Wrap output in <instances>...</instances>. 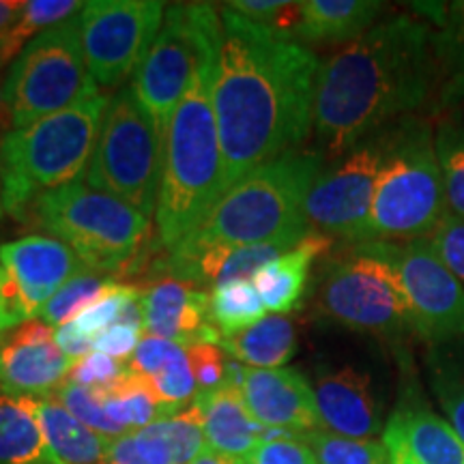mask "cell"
<instances>
[{
  "label": "cell",
  "instance_id": "484cf974",
  "mask_svg": "<svg viewBox=\"0 0 464 464\" xmlns=\"http://www.w3.org/2000/svg\"><path fill=\"white\" fill-rule=\"evenodd\" d=\"M218 346L254 370L284 368L297 353V329L286 314H271L239 334L226 335Z\"/></svg>",
  "mask_w": 464,
  "mask_h": 464
},
{
  "label": "cell",
  "instance_id": "ac0fdd59",
  "mask_svg": "<svg viewBox=\"0 0 464 464\" xmlns=\"http://www.w3.org/2000/svg\"><path fill=\"white\" fill-rule=\"evenodd\" d=\"M323 430L372 440L382 432V409L372 376L353 365L321 368L312 382Z\"/></svg>",
  "mask_w": 464,
  "mask_h": 464
},
{
  "label": "cell",
  "instance_id": "e0dca14e",
  "mask_svg": "<svg viewBox=\"0 0 464 464\" xmlns=\"http://www.w3.org/2000/svg\"><path fill=\"white\" fill-rule=\"evenodd\" d=\"M241 392L249 413L263 428L299 437L323 430L312 382L299 370H246Z\"/></svg>",
  "mask_w": 464,
  "mask_h": 464
},
{
  "label": "cell",
  "instance_id": "8d00e7d4",
  "mask_svg": "<svg viewBox=\"0 0 464 464\" xmlns=\"http://www.w3.org/2000/svg\"><path fill=\"white\" fill-rule=\"evenodd\" d=\"M140 290L133 288L131 284H116L112 282L110 286L100 295V299L92 301V304L82 310L75 318V324L78 329L86 335H91L95 340V335H100L106 329L119 324L121 314L131 304L133 299H140Z\"/></svg>",
  "mask_w": 464,
  "mask_h": 464
},
{
  "label": "cell",
  "instance_id": "5b68a950",
  "mask_svg": "<svg viewBox=\"0 0 464 464\" xmlns=\"http://www.w3.org/2000/svg\"><path fill=\"white\" fill-rule=\"evenodd\" d=\"M108 103L100 92L3 138L0 198L11 216L20 219L34 198L89 172Z\"/></svg>",
  "mask_w": 464,
  "mask_h": 464
},
{
  "label": "cell",
  "instance_id": "7dc6e473",
  "mask_svg": "<svg viewBox=\"0 0 464 464\" xmlns=\"http://www.w3.org/2000/svg\"><path fill=\"white\" fill-rule=\"evenodd\" d=\"M189 464H246V460H239V458L219 454V451L205 448Z\"/></svg>",
  "mask_w": 464,
  "mask_h": 464
},
{
  "label": "cell",
  "instance_id": "603a6c76",
  "mask_svg": "<svg viewBox=\"0 0 464 464\" xmlns=\"http://www.w3.org/2000/svg\"><path fill=\"white\" fill-rule=\"evenodd\" d=\"M385 3L376 0H304L299 44H351L376 24Z\"/></svg>",
  "mask_w": 464,
  "mask_h": 464
},
{
  "label": "cell",
  "instance_id": "ee69618b",
  "mask_svg": "<svg viewBox=\"0 0 464 464\" xmlns=\"http://www.w3.org/2000/svg\"><path fill=\"white\" fill-rule=\"evenodd\" d=\"M142 327H131V324H114V327L106 329L92 340V351L102 353L119 362H127L133 357L138 344H140Z\"/></svg>",
  "mask_w": 464,
  "mask_h": 464
},
{
  "label": "cell",
  "instance_id": "ba28073f",
  "mask_svg": "<svg viewBox=\"0 0 464 464\" xmlns=\"http://www.w3.org/2000/svg\"><path fill=\"white\" fill-rule=\"evenodd\" d=\"M100 95L84 61L80 17H69L34 37L11 63L5 97L14 130Z\"/></svg>",
  "mask_w": 464,
  "mask_h": 464
},
{
  "label": "cell",
  "instance_id": "74e56055",
  "mask_svg": "<svg viewBox=\"0 0 464 464\" xmlns=\"http://www.w3.org/2000/svg\"><path fill=\"white\" fill-rule=\"evenodd\" d=\"M290 247L277 246V243H265V246H243V247H228L226 258L219 269L218 280L213 288L222 284L239 282V280H254L263 266L274 263L282 254H286Z\"/></svg>",
  "mask_w": 464,
  "mask_h": 464
},
{
  "label": "cell",
  "instance_id": "60d3db41",
  "mask_svg": "<svg viewBox=\"0 0 464 464\" xmlns=\"http://www.w3.org/2000/svg\"><path fill=\"white\" fill-rule=\"evenodd\" d=\"M188 359L194 372L196 387L198 393H207L218 390L226 382V372H228V359L226 353L218 344H194L188 348Z\"/></svg>",
  "mask_w": 464,
  "mask_h": 464
},
{
  "label": "cell",
  "instance_id": "f907efd6",
  "mask_svg": "<svg viewBox=\"0 0 464 464\" xmlns=\"http://www.w3.org/2000/svg\"><path fill=\"white\" fill-rule=\"evenodd\" d=\"M0 200H3V198H0ZM0 213H3V208H0Z\"/></svg>",
  "mask_w": 464,
  "mask_h": 464
},
{
  "label": "cell",
  "instance_id": "d6986e66",
  "mask_svg": "<svg viewBox=\"0 0 464 464\" xmlns=\"http://www.w3.org/2000/svg\"><path fill=\"white\" fill-rule=\"evenodd\" d=\"M142 312L147 334L177 342L183 348L222 340L208 321V293L194 282L164 277L150 284L142 295Z\"/></svg>",
  "mask_w": 464,
  "mask_h": 464
},
{
  "label": "cell",
  "instance_id": "f1b7e54d",
  "mask_svg": "<svg viewBox=\"0 0 464 464\" xmlns=\"http://www.w3.org/2000/svg\"><path fill=\"white\" fill-rule=\"evenodd\" d=\"M434 149L443 177L448 213L464 218V103L445 110L434 125Z\"/></svg>",
  "mask_w": 464,
  "mask_h": 464
},
{
  "label": "cell",
  "instance_id": "d590c367",
  "mask_svg": "<svg viewBox=\"0 0 464 464\" xmlns=\"http://www.w3.org/2000/svg\"><path fill=\"white\" fill-rule=\"evenodd\" d=\"M58 402H61L65 409L72 413L75 420L82 421L84 426H89L91 430L103 434L108 439H119L130 434L119 423L110 420L106 409H103V398L100 392L89 390V387L75 385L72 381H65L61 387H58L56 393H52Z\"/></svg>",
  "mask_w": 464,
  "mask_h": 464
},
{
  "label": "cell",
  "instance_id": "7a4b0ae2",
  "mask_svg": "<svg viewBox=\"0 0 464 464\" xmlns=\"http://www.w3.org/2000/svg\"><path fill=\"white\" fill-rule=\"evenodd\" d=\"M440 86L434 26L398 14L318 65L314 127L334 161L372 133L415 116Z\"/></svg>",
  "mask_w": 464,
  "mask_h": 464
},
{
  "label": "cell",
  "instance_id": "681fc988",
  "mask_svg": "<svg viewBox=\"0 0 464 464\" xmlns=\"http://www.w3.org/2000/svg\"><path fill=\"white\" fill-rule=\"evenodd\" d=\"M0 276H3V269H0ZM5 332H3V324H0V338H3Z\"/></svg>",
  "mask_w": 464,
  "mask_h": 464
},
{
  "label": "cell",
  "instance_id": "f35d334b",
  "mask_svg": "<svg viewBox=\"0 0 464 464\" xmlns=\"http://www.w3.org/2000/svg\"><path fill=\"white\" fill-rule=\"evenodd\" d=\"M428 241H430L437 256L443 260V265L464 286V218L445 213L437 228L432 230V235L428 237Z\"/></svg>",
  "mask_w": 464,
  "mask_h": 464
},
{
  "label": "cell",
  "instance_id": "83f0119b",
  "mask_svg": "<svg viewBox=\"0 0 464 464\" xmlns=\"http://www.w3.org/2000/svg\"><path fill=\"white\" fill-rule=\"evenodd\" d=\"M426 368L434 398L464 440V335L428 346Z\"/></svg>",
  "mask_w": 464,
  "mask_h": 464
},
{
  "label": "cell",
  "instance_id": "9a60e30c",
  "mask_svg": "<svg viewBox=\"0 0 464 464\" xmlns=\"http://www.w3.org/2000/svg\"><path fill=\"white\" fill-rule=\"evenodd\" d=\"M0 269V324L5 334L37 318L58 290L86 271L72 247L44 235L3 243Z\"/></svg>",
  "mask_w": 464,
  "mask_h": 464
},
{
  "label": "cell",
  "instance_id": "6da1fadb",
  "mask_svg": "<svg viewBox=\"0 0 464 464\" xmlns=\"http://www.w3.org/2000/svg\"><path fill=\"white\" fill-rule=\"evenodd\" d=\"M222 11L211 102L224 194L266 161L299 149L314 127L318 58L295 39Z\"/></svg>",
  "mask_w": 464,
  "mask_h": 464
},
{
  "label": "cell",
  "instance_id": "4fadbf2b",
  "mask_svg": "<svg viewBox=\"0 0 464 464\" xmlns=\"http://www.w3.org/2000/svg\"><path fill=\"white\" fill-rule=\"evenodd\" d=\"M363 246L396 271L415 338L428 346L462 338L464 286L437 256L430 241H370Z\"/></svg>",
  "mask_w": 464,
  "mask_h": 464
},
{
  "label": "cell",
  "instance_id": "4dcf8cb0",
  "mask_svg": "<svg viewBox=\"0 0 464 464\" xmlns=\"http://www.w3.org/2000/svg\"><path fill=\"white\" fill-rule=\"evenodd\" d=\"M265 310L266 307L252 280L222 284L208 293V321L222 338L263 321Z\"/></svg>",
  "mask_w": 464,
  "mask_h": 464
},
{
  "label": "cell",
  "instance_id": "1f68e13d",
  "mask_svg": "<svg viewBox=\"0 0 464 464\" xmlns=\"http://www.w3.org/2000/svg\"><path fill=\"white\" fill-rule=\"evenodd\" d=\"M114 280L103 277L91 271H80L73 276L65 286L48 301V305L42 310V321L48 323L50 327H61V324L72 323L78 318L82 310H86L92 301L100 299V295L106 290Z\"/></svg>",
  "mask_w": 464,
  "mask_h": 464
},
{
  "label": "cell",
  "instance_id": "cb8c5ba5",
  "mask_svg": "<svg viewBox=\"0 0 464 464\" xmlns=\"http://www.w3.org/2000/svg\"><path fill=\"white\" fill-rule=\"evenodd\" d=\"M34 411L56 464H108L112 439L78 421L54 396L34 398Z\"/></svg>",
  "mask_w": 464,
  "mask_h": 464
},
{
  "label": "cell",
  "instance_id": "9c48e42d",
  "mask_svg": "<svg viewBox=\"0 0 464 464\" xmlns=\"http://www.w3.org/2000/svg\"><path fill=\"white\" fill-rule=\"evenodd\" d=\"M161 164L164 144L153 121L133 89H123L108 103L86 183L149 219L158 208Z\"/></svg>",
  "mask_w": 464,
  "mask_h": 464
},
{
  "label": "cell",
  "instance_id": "d4e9b609",
  "mask_svg": "<svg viewBox=\"0 0 464 464\" xmlns=\"http://www.w3.org/2000/svg\"><path fill=\"white\" fill-rule=\"evenodd\" d=\"M434 26V48L440 67L439 108L450 110L464 103V0L421 5Z\"/></svg>",
  "mask_w": 464,
  "mask_h": 464
},
{
  "label": "cell",
  "instance_id": "f546056e",
  "mask_svg": "<svg viewBox=\"0 0 464 464\" xmlns=\"http://www.w3.org/2000/svg\"><path fill=\"white\" fill-rule=\"evenodd\" d=\"M84 3L78 0H28L15 24L0 34V67L15 61L34 37L78 15Z\"/></svg>",
  "mask_w": 464,
  "mask_h": 464
},
{
  "label": "cell",
  "instance_id": "7402d4cb",
  "mask_svg": "<svg viewBox=\"0 0 464 464\" xmlns=\"http://www.w3.org/2000/svg\"><path fill=\"white\" fill-rule=\"evenodd\" d=\"M332 246L334 239L329 237L307 232L293 249L263 266L252 282L266 310L274 314H288L290 310H295L305 293L312 265L321 254L332 249Z\"/></svg>",
  "mask_w": 464,
  "mask_h": 464
},
{
  "label": "cell",
  "instance_id": "3957f363",
  "mask_svg": "<svg viewBox=\"0 0 464 464\" xmlns=\"http://www.w3.org/2000/svg\"><path fill=\"white\" fill-rule=\"evenodd\" d=\"M323 164L321 150L293 149L249 172L168 252L166 269L219 246L277 243L293 249L310 232L305 200Z\"/></svg>",
  "mask_w": 464,
  "mask_h": 464
},
{
  "label": "cell",
  "instance_id": "bcb514c9",
  "mask_svg": "<svg viewBox=\"0 0 464 464\" xmlns=\"http://www.w3.org/2000/svg\"><path fill=\"white\" fill-rule=\"evenodd\" d=\"M22 9H24V3L20 0H0V34L7 33L15 24Z\"/></svg>",
  "mask_w": 464,
  "mask_h": 464
},
{
  "label": "cell",
  "instance_id": "5bb4252c",
  "mask_svg": "<svg viewBox=\"0 0 464 464\" xmlns=\"http://www.w3.org/2000/svg\"><path fill=\"white\" fill-rule=\"evenodd\" d=\"M166 15L160 0H91L80 11L84 61L102 89L123 84L147 58Z\"/></svg>",
  "mask_w": 464,
  "mask_h": 464
},
{
  "label": "cell",
  "instance_id": "8fae6325",
  "mask_svg": "<svg viewBox=\"0 0 464 464\" xmlns=\"http://www.w3.org/2000/svg\"><path fill=\"white\" fill-rule=\"evenodd\" d=\"M314 301L318 314L351 332L379 338L415 335L396 271L363 243L327 265Z\"/></svg>",
  "mask_w": 464,
  "mask_h": 464
},
{
  "label": "cell",
  "instance_id": "277c9868",
  "mask_svg": "<svg viewBox=\"0 0 464 464\" xmlns=\"http://www.w3.org/2000/svg\"><path fill=\"white\" fill-rule=\"evenodd\" d=\"M218 52H208L198 63L168 125L155 208L160 246L168 252L179 246L224 196V160L211 102Z\"/></svg>",
  "mask_w": 464,
  "mask_h": 464
},
{
  "label": "cell",
  "instance_id": "836d02e7",
  "mask_svg": "<svg viewBox=\"0 0 464 464\" xmlns=\"http://www.w3.org/2000/svg\"><path fill=\"white\" fill-rule=\"evenodd\" d=\"M160 428L170 445L172 464H189L207 448L205 415L196 400L179 413L160 420Z\"/></svg>",
  "mask_w": 464,
  "mask_h": 464
},
{
  "label": "cell",
  "instance_id": "f6af8a7d",
  "mask_svg": "<svg viewBox=\"0 0 464 464\" xmlns=\"http://www.w3.org/2000/svg\"><path fill=\"white\" fill-rule=\"evenodd\" d=\"M54 340L58 348H61L69 359H73V362H78V359H82L92 353V338L80 332L78 324L73 321L61 324V327H54Z\"/></svg>",
  "mask_w": 464,
  "mask_h": 464
},
{
  "label": "cell",
  "instance_id": "7c38bea8",
  "mask_svg": "<svg viewBox=\"0 0 464 464\" xmlns=\"http://www.w3.org/2000/svg\"><path fill=\"white\" fill-rule=\"evenodd\" d=\"M393 123L323 166L305 200L310 232L353 243L363 241L379 174L396 136Z\"/></svg>",
  "mask_w": 464,
  "mask_h": 464
},
{
  "label": "cell",
  "instance_id": "7bdbcfd3",
  "mask_svg": "<svg viewBox=\"0 0 464 464\" xmlns=\"http://www.w3.org/2000/svg\"><path fill=\"white\" fill-rule=\"evenodd\" d=\"M181 351L183 346H179L177 342L158 338V335H147V338L140 340V344H138L136 353H133L130 363H127V368H130L131 372L140 374L142 379H150V376L158 374L160 370Z\"/></svg>",
  "mask_w": 464,
  "mask_h": 464
},
{
  "label": "cell",
  "instance_id": "8992f818",
  "mask_svg": "<svg viewBox=\"0 0 464 464\" xmlns=\"http://www.w3.org/2000/svg\"><path fill=\"white\" fill-rule=\"evenodd\" d=\"M448 213L434 149V125L420 116L398 121L376 181L362 243L428 239Z\"/></svg>",
  "mask_w": 464,
  "mask_h": 464
},
{
  "label": "cell",
  "instance_id": "44dd1931",
  "mask_svg": "<svg viewBox=\"0 0 464 464\" xmlns=\"http://www.w3.org/2000/svg\"><path fill=\"white\" fill-rule=\"evenodd\" d=\"M194 400L205 415L208 450L246 460L258 448L265 428L249 413L241 385L226 381L218 390L198 393Z\"/></svg>",
  "mask_w": 464,
  "mask_h": 464
},
{
  "label": "cell",
  "instance_id": "2e32d148",
  "mask_svg": "<svg viewBox=\"0 0 464 464\" xmlns=\"http://www.w3.org/2000/svg\"><path fill=\"white\" fill-rule=\"evenodd\" d=\"M73 359L61 351L54 327L42 318L17 324L0 338V392L45 398L69 379Z\"/></svg>",
  "mask_w": 464,
  "mask_h": 464
},
{
  "label": "cell",
  "instance_id": "ffe728a7",
  "mask_svg": "<svg viewBox=\"0 0 464 464\" xmlns=\"http://www.w3.org/2000/svg\"><path fill=\"white\" fill-rule=\"evenodd\" d=\"M392 464H464V440L426 404L404 402L382 428Z\"/></svg>",
  "mask_w": 464,
  "mask_h": 464
},
{
  "label": "cell",
  "instance_id": "e575fe53",
  "mask_svg": "<svg viewBox=\"0 0 464 464\" xmlns=\"http://www.w3.org/2000/svg\"><path fill=\"white\" fill-rule=\"evenodd\" d=\"M108 464H172L170 445L160 421L112 440Z\"/></svg>",
  "mask_w": 464,
  "mask_h": 464
},
{
  "label": "cell",
  "instance_id": "52a82bcc",
  "mask_svg": "<svg viewBox=\"0 0 464 464\" xmlns=\"http://www.w3.org/2000/svg\"><path fill=\"white\" fill-rule=\"evenodd\" d=\"M20 219L52 232L73 249L86 271L97 276L123 269L149 230L142 213L84 181L45 191Z\"/></svg>",
  "mask_w": 464,
  "mask_h": 464
},
{
  "label": "cell",
  "instance_id": "b9f144b4",
  "mask_svg": "<svg viewBox=\"0 0 464 464\" xmlns=\"http://www.w3.org/2000/svg\"><path fill=\"white\" fill-rule=\"evenodd\" d=\"M304 437H280L260 440L258 448L246 458V464H318L314 451Z\"/></svg>",
  "mask_w": 464,
  "mask_h": 464
},
{
  "label": "cell",
  "instance_id": "30bf717a",
  "mask_svg": "<svg viewBox=\"0 0 464 464\" xmlns=\"http://www.w3.org/2000/svg\"><path fill=\"white\" fill-rule=\"evenodd\" d=\"M219 37L222 11L216 5L185 3L166 7L158 37L131 86L164 147L168 125L188 91L191 75L208 52L219 50Z\"/></svg>",
  "mask_w": 464,
  "mask_h": 464
},
{
  "label": "cell",
  "instance_id": "4316f807",
  "mask_svg": "<svg viewBox=\"0 0 464 464\" xmlns=\"http://www.w3.org/2000/svg\"><path fill=\"white\" fill-rule=\"evenodd\" d=\"M0 464H56L39 428L34 398L0 392Z\"/></svg>",
  "mask_w": 464,
  "mask_h": 464
},
{
  "label": "cell",
  "instance_id": "d6a6232c",
  "mask_svg": "<svg viewBox=\"0 0 464 464\" xmlns=\"http://www.w3.org/2000/svg\"><path fill=\"white\" fill-rule=\"evenodd\" d=\"M304 440L314 451L318 464H392L382 440L346 439L327 430L305 434Z\"/></svg>",
  "mask_w": 464,
  "mask_h": 464
},
{
  "label": "cell",
  "instance_id": "c3c4849f",
  "mask_svg": "<svg viewBox=\"0 0 464 464\" xmlns=\"http://www.w3.org/2000/svg\"><path fill=\"white\" fill-rule=\"evenodd\" d=\"M11 125H14V119H11L7 97H5V82H0V142L9 133Z\"/></svg>",
  "mask_w": 464,
  "mask_h": 464
},
{
  "label": "cell",
  "instance_id": "ab89813d",
  "mask_svg": "<svg viewBox=\"0 0 464 464\" xmlns=\"http://www.w3.org/2000/svg\"><path fill=\"white\" fill-rule=\"evenodd\" d=\"M125 370L127 363L92 351L91 355L78 359L73 363L67 381L75 382V385L89 387V390L95 392H106L125 374Z\"/></svg>",
  "mask_w": 464,
  "mask_h": 464
}]
</instances>
